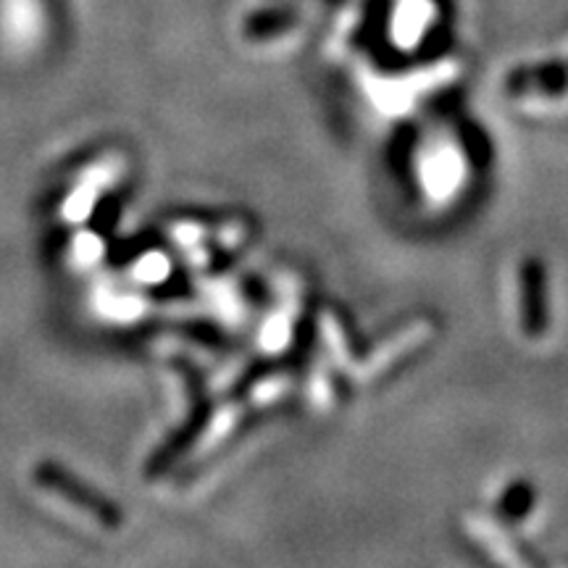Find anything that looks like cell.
<instances>
[{
	"instance_id": "6da1fadb",
	"label": "cell",
	"mask_w": 568,
	"mask_h": 568,
	"mask_svg": "<svg viewBox=\"0 0 568 568\" xmlns=\"http://www.w3.org/2000/svg\"><path fill=\"white\" fill-rule=\"evenodd\" d=\"M38 481H40V487H45L48 493L59 495L61 500L74 503V508L84 510V514L95 518L98 524H109V527H113V524L119 521L116 510H113L101 495L92 493V489L84 487L82 481H77L74 477H71V474L61 471V468H55L51 464L40 466L38 468Z\"/></svg>"
}]
</instances>
